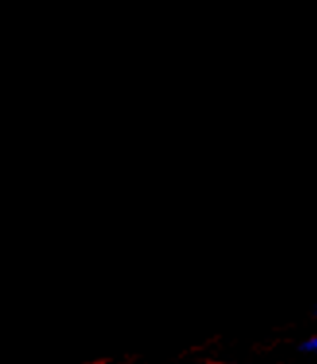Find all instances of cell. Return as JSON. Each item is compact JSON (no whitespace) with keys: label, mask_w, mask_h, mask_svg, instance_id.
Listing matches in <instances>:
<instances>
[{"label":"cell","mask_w":317,"mask_h":364,"mask_svg":"<svg viewBox=\"0 0 317 364\" xmlns=\"http://www.w3.org/2000/svg\"><path fill=\"white\" fill-rule=\"evenodd\" d=\"M302 350L311 353V355H317V335H313V337H310V339H306L302 343Z\"/></svg>","instance_id":"6da1fadb"},{"label":"cell","mask_w":317,"mask_h":364,"mask_svg":"<svg viewBox=\"0 0 317 364\" xmlns=\"http://www.w3.org/2000/svg\"><path fill=\"white\" fill-rule=\"evenodd\" d=\"M316 314H317V306H316Z\"/></svg>","instance_id":"7a4b0ae2"}]
</instances>
